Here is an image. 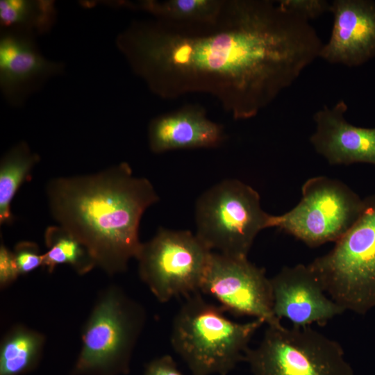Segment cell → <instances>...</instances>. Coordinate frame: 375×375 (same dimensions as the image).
<instances>
[{
    "label": "cell",
    "mask_w": 375,
    "mask_h": 375,
    "mask_svg": "<svg viewBox=\"0 0 375 375\" xmlns=\"http://www.w3.org/2000/svg\"><path fill=\"white\" fill-rule=\"evenodd\" d=\"M46 194L58 225L110 276L124 272L136 258L141 218L159 200L152 183L134 176L126 162L92 174L53 178Z\"/></svg>",
    "instance_id": "2"
},
{
    "label": "cell",
    "mask_w": 375,
    "mask_h": 375,
    "mask_svg": "<svg viewBox=\"0 0 375 375\" xmlns=\"http://www.w3.org/2000/svg\"><path fill=\"white\" fill-rule=\"evenodd\" d=\"M116 45L159 97L206 93L235 119H247L295 82L323 43L309 21L278 1L225 0L210 22L133 21Z\"/></svg>",
    "instance_id": "1"
},
{
    "label": "cell",
    "mask_w": 375,
    "mask_h": 375,
    "mask_svg": "<svg viewBox=\"0 0 375 375\" xmlns=\"http://www.w3.org/2000/svg\"><path fill=\"white\" fill-rule=\"evenodd\" d=\"M212 252L190 231L160 228L142 242L135 259L140 279L158 301L166 303L200 292Z\"/></svg>",
    "instance_id": "8"
},
{
    "label": "cell",
    "mask_w": 375,
    "mask_h": 375,
    "mask_svg": "<svg viewBox=\"0 0 375 375\" xmlns=\"http://www.w3.org/2000/svg\"><path fill=\"white\" fill-rule=\"evenodd\" d=\"M225 0H144L118 3L152 15L154 19L174 24H201L214 21Z\"/></svg>",
    "instance_id": "17"
},
{
    "label": "cell",
    "mask_w": 375,
    "mask_h": 375,
    "mask_svg": "<svg viewBox=\"0 0 375 375\" xmlns=\"http://www.w3.org/2000/svg\"><path fill=\"white\" fill-rule=\"evenodd\" d=\"M143 375H183L178 369L174 359L165 354L157 357L145 366Z\"/></svg>",
    "instance_id": "24"
},
{
    "label": "cell",
    "mask_w": 375,
    "mask_h": 375,
    "mask_svg": "<svg viewBox=\"0 0 375 375\" xmlns=\"http://www.w3.org/2000/svg\"><path fill=\"white\" fill-rule=\"evenodd\" d=\"M57 17L49 0H1L0 24L3 30L21 31L35 37L51 30Z\"/></svg>",
    "instance_id": "19"
},
{
    "label": "cell",
    "mask_w": 375,
    "mask_h": 375,
    "mask_svg": "<svg viewBox=\"0 0 375 375\" xmlns=\"http://www.w3.org/2000/svg\"><path fill=\"white\" fill-rule=\"evenodd\" d=\"M244 361L253 375H354L340 344L310 326H267Z\"/></svg>",
    "instance_id": "7"
},
{
    "label": "cell",
    "mask_w": 375,
    "mask_h": 375,
    "mask_svg": "<svg viewBox=\"0 0 375 375\" xmlns=\"http://www.w3.org/2000/svg\"><path fill=\"white\" fill-rule=\"evenodd\" d=\"M271 218L256 190L239 180L226 179L198 199L195 234L211 251L247 257L258 233L270 228Z\"/></svg>",
    "instance_id": "6"
},
{
    "label": "cell",
    "mask_w": 375,
    "mask_h": 375,
    "mask_svg": "<svg viewBox=\"0 0 375 375\" xmlns=\"http://www.w3.org/2000/svg\"><path fill=\"white\" fill-rule=\"evenodd\" d=\"M333 24L319 58L331 64L358 67L375 58V1L334 0Z\"/></svg>",
    "instance_id": "13"
},
{
    "label": "cell",
    "mask_w": 375,
    "mask_h": 375,
    "mask_svg": "<svg viewBox=\"0 0 375 375\" xmlns=\"http://www.w3.org/2000/svg\"><path fill=\"white\" fill-rule=\"evenodd\" d=\"M19 275L13 251L1 242L0 245V288L4 290L12 285Z\"/></svg>",
    "instance_id": "23"
},
{
    "label": "cell",
    "mask_w": 375,
    "mask_h": 375,
    "mask_svg": "<svg viewBox=\"0 0 375 375\" xmlns=\"http://www.w3.org/2000/svg\"><path fill=\"white\" fill-rule=\"evenodd\" d=\"M281 7L299 15L310 22L326 12H330L331 3L326 0H278Z\"/></svg>",
    "instance_id": "22"
},
{
    "label": "cell",
    "mask_w": 375,
    "mask_h": 375,
    "mask_svg": "<svg viewBox=\"0 0 375 375\" xmlns=\"http://www.w3.org/2000/svg\"><path fill=\"white\" fill-rule=\"evenodd\" d=\"M301 192L294 208L281 215H272L270 227L278 228L310 247L337 242L363 208V199L350 188L326 176L309 178Z\"/></svg>",
    "instance_id": "9"
},
{
    "label": "cell",
    "mask_w": 375,
    "mask_h": 375,
    "mask_svg": "<svg viewBox=\"0 0 375 375\" xmlns=\"http://www.w3.org/2000/svg\"><path fill=\"white\" fill-rule=\"evenodd\" d=\"M348 109L341 99L333 106H324L313 115L315 131L310 137L315 150L332 165L356 162L375 165V128L349 123Z\"/></svg>",
    "instance_id": "14"
},
{
    "label": "cell",
    "mask_w": 375,
    "mask_h": 375,
    "mask_svg": "<svg viewBox=\"0 0 375 375\" xmlns=\"http://www.w3.org/2000/svg\"><path fill=\"white\" fill-rule=\"evenodd\" d=\"M363 203L358 219L332 250L309 264L327 295L358 315L375 308V194Z\"/></svg>",
    "instance_id": "5"
},
{
    "label": "cell",
    "mask_w": 375,
    "mask_h": 375,
    "mask_svg": "<svg viewBox=\"0 0 375 375\" xmlns=\"http://www.w3.org/2000/svg\"><path fill=\"white\" fill-rule=\"evenodd\" d=\"M186 298L173 319L172 347L192 375H228L244 360L249 342L265 322L233 321L201 292Z\"/></svg>",
    "instance_id": "3"
},
{
    "label": "cell",
    "mask_w": 375,
    "mask_h": 375,
    "mask_svg": "<svg viewBox=\"0 0 375 375\" xmlns=\"http://www.w3.org/2000/svg\"><path fill=\"white\" fill-rule=\"evenodd\" d=\"M63 69L62 62L49 60L41 53L35 36L18 31H1L0 88L9 104L22 106L29 95Z\"/></svg>",
    "instance_id": "11"
},
{
    "label": "cell",
    "mask_w": 375,
    "mask_h": 375,
    "mask_svg": "<svg viewBox=\"0 0 375 375\" xmlns=\"http://www.w3.org/2000/svg\"><path fill=\"white\" fill-rule=\"evenodd\" d=\"M44 243L47 251L43 253L42 267L49 273L63 264L69 265L79 275H84L97 267L86 248L59 225L47 228Z\"/></svg>",
    "instance_id": "20"
},
{
    "label": "cell",
    "mask_w": 375,
    "mask_h": 375,
    "mask_svg": "<svg viewBox=\"0 0 375 375\" xmlns=\"http://www.w3.org/2000/svg\"><path fill=\"white\" fill-rule=\"evenodd\" d=\"M26 142L11 147L0 162V224H10L13 216L10 204L21 185L31 176V172L40 162Z\"/></svg>",
    "instance_id": "18"
},
{
    "label": "cell",
    "mask_w": 375,
    "mask_h": 375,
    "mask_svg": "<svg viewBox=\"0 0 375 375\" xmlns=\"http://www.w3.org/2000/svg\"><path fill=\"white\" fill-rule=\"evenodd\" d=\"M200 292L215 298L225 311L262 319L267 326L281 324L273 311L270 278L247 257L212 251Z\"/></svg>",
    "instance_id": "10"
},
{
    "label": "cell",
    "mask_w": 375,
    "mask_h": 375,
    "mask_svg": "<svg viewBox=\"0 0 375 375\" xmlns=\"http://www.w3.org/2000/svg\"><path fill=\"white\" fill-rule=\"evenodd\" d=\"M14 256L20 275L28 274L39 267H42L43 253L37 243L20 241L13 249Z\"/></svg>",
    "instance_id": "21"
},
{
    "label": "cell",
    "mask_w": 375,
    "mask_h": 375,
    "mask_svg": "<svg viewBox=\"0 0 375 375\" xmlns=\"http://www.w3.org/2000/svg\"><path fill=\"white\" fill-rule=\"evenodd\" d=\"M225 139L223 126L207 117L199 105H186L176 110L160 115L148 126L151 151H167L219 146Z\"/></svg>",
    "instance_id": "15"
},
{
    "label": "cell",
    "mask_w": 375,
    "mask_h": 375,
    "mask_svg": "<svg viewBox=\"0 0 375 375\" xmlns=\"http://www.w3.org/2000/svg\"><path fill=\"white\" fill-rule=\"evenodd\" d=\"M45 335L22 324L12 326L0 342V375H24L42 360Z\"/></svg>",
    "instance_id": "16"
},
{
    "label": "cell",
    "mask_w": 375,
    "mask_h": 375,
    "mask_svg": "<svg viewBox=\"0 0 375 375\" xmlns=\"http://www.w3.org/2000/svg\"><path fill=\"white\" fill-rule=\"evenodd\" d=\"M147 320L143 306L116 285L98 294L81 330L72 375H125Z\"/></svg>",
    "instance_id": "4"
},
{
    "label": "cell",
    "mask_w": 375,
    "mask_h": 375,
    "mask_svg": "<svg viewBox=\"0 0 375 375\" xmlns=\"http://www.w3.org/2000/svg\"><path fill=\"white\" fill-rule=\"evenodd\" d=\"M270 281L274 315L293 326L323 324L345 311L327 295L309 265L284 267Z\"/></svg>",
    "instance_id": "12"
}]
</instances>
